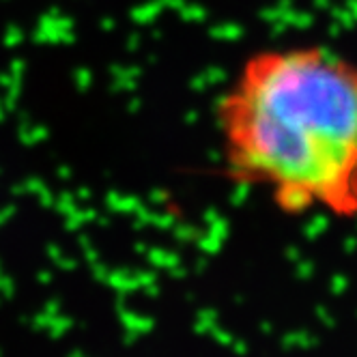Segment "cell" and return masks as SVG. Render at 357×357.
I'll return each mask as SVG.
<instances>
[{
    "mask_svg": "<svg viewBox=\"0 0 357 357\" xmlns=\"http://www.w3.org/2000/svg\"><path fill=\"white\" fill-rule=\"evenodd\" d=\"M224 174L287 215L357 218V59L325 43L245 54L213 104Z\"/></svg>",
    "mask_w": 357,
    "mask_h": 357,
    "instance_id": "obj_1",
    "label": "cell"
}]
</instances>
